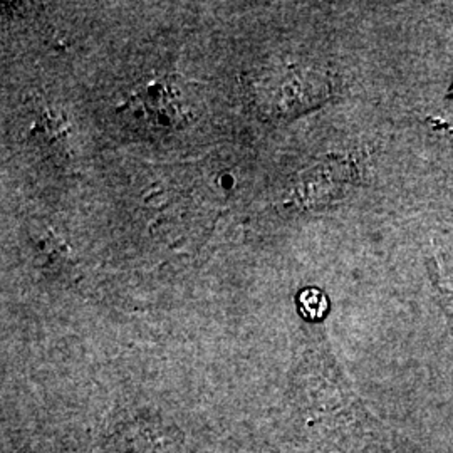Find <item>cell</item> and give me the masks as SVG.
I'll return each instance as SVG.
<instances>
[{
    "mask_svg": "<svg viewBox=\"0 0 453 453\" xmlns=\"http://www.w3.org/2000/svg\"><path fill=\"white\" fill-rule=\"evenodd\" d=\"M183 84L155 80L133 91L127 103L131 123L150 133L179 130L194 113V104Z\"/></svg>",
    "mask_w": 453,
    "mask_h": 453,
    "instance_id": "obj_2",
    "label": "cell"
},
{
    "mask_svg": "<svg viewBox=\"0 0 453 453\" xmlns=\"http://www.w3.org/2000/svg\"><path fill=\"white\" fill-rule=\"evenodd\" d=\"M450 96H453V88H452V91H450Z\"/></svg>",
    "mask_w": 453,
    "mask_h": 453,
    "instance_id": "obj_6",
    "label": "cell"
},
{
    "mask_svg": "<svg viewBox=\"0 0 453 453\" xmlns=\"http://www.w3.org/2000/svg\"><path fill=\"white\" fill-rule=\"evenodd\" d=\"M299 306L306 318H321L327 309V301L323 292L318 289H306L299 296Z\"/></svg>",
    "mask_w": 453,
    "mask_h": 453,
    "instance_id": "obj_5",
    "label": "cell"
},
{
    "mask_svg": "<svg viewBox=\"0 0 453 453\" xmlns=\"http://www.w3.org/2000/svg\"><path fill=\"white\" fill-rule=\"evenodd\" d=\"M329 88L319 69L284 63L260 67L250 81V97L260 113L282 119L314 108L329 96Z\"/></svg>",
    "mask_w": 453,
    "mask_h": 453,
    "instance_id": "obj_1",
    "label": "cell"
},
{
    "mask_svg": "<svg viewBox=\"0 0 453 453\" xmlns=\"http://www.w3.org/2000/svg\"><path fill=\"white\" fill-rule=\"evenodd\" d=\"M430 279L438 292L441 304L453 312V247L435 245L426 257Z\"/></svg>",
    "mask_w": 453,
    "mask_h": 453,
    "instance_id": "obj_4",
    "label": "cell"
},
{
    "mask_svg": "<svg viewBox=\"0 0 453 453\" xmlns=\"http://www.w3.org/2000/svg\"><path fill=\"white\" fill-rule=\"evenodd\" d=\"M351 179V166L346 162L324 160L301 173L294 187L296 200L304 207L327 205L340 198Z\"/></svg>",
    "mask_w": 453,
    "mask_h": 453,
    "instance_id": "obj_3",
    "label": "cell"
}]
</instances>
